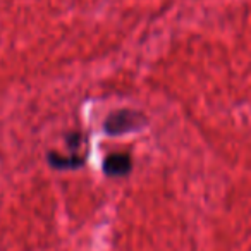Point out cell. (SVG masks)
Here are the masks:
<instances>
[{"label": "cell", "instance_id": "cell-1", "mask_svg": "<svg viewBox=\"0 0 251 251\" xmlns=\"http://www.w3.org/2000/svg\"><path fill=\"white\" fill-rule=\"evenodd\" d=\"M150 126V117L147 112L138 108L122 107L108 112L101 122V131L108 138H122L127 134H136Z\"/></svg>", "mask_w": 251, "mask_h": 251}, {"label": "cell", "instance_id": "cell-2", "mask_svg": "<svg viewBox=\"0 0 251 251\" xmlns=\"http://www.w3.org/2000/svg\"><path fill=\"white\" fill-rule=\"evenodd\" d=\"M134 169V158L127 151H114L108 153L101 160V172L105 177L110 179H122L131 176Z\"/></svg>", "mask_w": 251, "mask_h": 251}, {"label": "cell", "instance_id": "cell-3", "mask_svg": "<svg viewBox=\"0 0 251 251\" xmlns=\"http://www.w3.org/2000/svg\"><path fill=\"white\" fill-rule=\"evenodd\" d=\"M88 153L86 151H69L67 155L57 150L47 151V164L53 171H79L86 165Z\"/></svg>", "mask_w": 251, "mask_h": 251}, {"label": "cell", "instance_id": "cell-4", "mask_svg": "<svg viewBox=\"0 0 251 251\" xmlns=\"http://www.w3.org/2000/svg\"><path fill=\"white\" fill-rule=\"evenodd\" d=\"M84 140H86V134L79 129H73V131H69V133L64 134L66 148L69 151H79V148L83 147Z\"/></svg>", "mask_w": 251, "mask_h": 251}]
</instances>
